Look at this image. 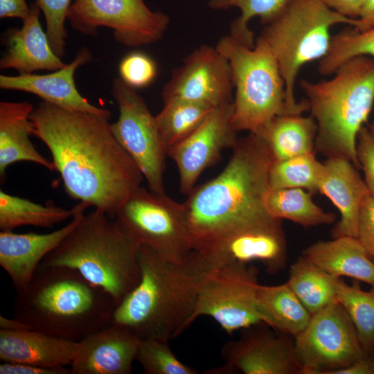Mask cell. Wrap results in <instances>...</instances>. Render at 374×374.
I'll return each mask as SVG.
<instances>
[{"label":"cell","mask_w":374,"mask_h":374,"mask_svg":"<svg viewBox=\"0 0 374 374\" xmlns=\"http://www.w3.org/2000/svg\"><path fill=\"white\" fill-rule=\"evenodd\" d=\"M110 116L42 100L30 120L33 135L50 150L66 194L114 217L144 177L116 138Z\"/></svg>","instance_id":"1"},{"label":"cell","mask_w":374,"mask_h":374,"mask_svg":"<svg viewBox=\"0 0 374 374\" xmlns=\"http://www.w3.org/2000/svg\"><path fill=\"white\" fill-rule=\"evenodd\" d=\"M223 170L194 187L183 203L193 250L202 252L234 233L281 222L265 207L273 159L262 139L238 138Z\"/></svg>","instance_id":"2"},{"label":"cell","mask_w":374,"mask_h":374,"mask_svg":"<svg viewBox=\"0 0 374 374\" xmlns=\"http://www.w3.org/2000/svg\"><path fill=\"white\" fill-rule=\"evenodd\" d=\"M138 260L140 281L116 307L112 323L128 328L140 339L170 341L193 322L201 287L211 266L195 250L182 262H174L140 246Z\"/></svg>","instance_id":"3"},{"label":"cell","mask_w":374,"mask_h":374,"mask_svg":"<svg viewBox=\"0 0 374 374\" xmlns=\"http://www.w3.org/2000/svg\"><path fill=\"white\" fill-rule=\"evenodd\" d=\"M17 293L14 319L28 329L75 341L109 325L116 307L107 291L65 267L39 266Z\"/></svg>","instance_id":"4"},{"label":"cell","mask_w":374,"mask_h":374,"mask_svg":"<svg viewBox=\"0 0 374 374\" xmlns=\"http://www.w3.org/2000/svg\"><path fill=\"white\" fill-rule=\"evenodd\" d=\"M335 74L328 80L300 82L317 125L315 150L327 158L346 159L359 168L357 136L374 103V58L353 57Z\"/></svg>","instance_id":"5"},{"label":"cell","mask_w":374,"mask_h":374,"mask_svg":"<svg viewBox=\"0 0 374 374\" xmlns=\"http://www.w3.org/2000/svg\"><path fill=\"white\" fill-rule=\"evenodd\" d=\"M139 247L114 217L95 208L83 215L39 266L77 270L107 291L117 306L140 281Z\"/></svg>","instance_id":"6"},{"label":"cell","mask_w":374,"mask_h":374,"mask_svg":"<svg viewBox=\"0 0 374 374\" xmlns=\"http://www.w3.org/2000/svg\"><path fill=\"white\" fill-rule=\"evenodd\" d=\"M356 19L332 10L322 0H290L272 20L265 24L258 39L270 48L285 83L287 102L293 114L309 111L307 99L294 95L297 75L303 66L321 60L328 52L330 28L338 24L354 26Z\"/></svg>","instance_id":"7"},{"label":"cell","mask_w":374,"mask_h":374,"mask_svg":"<svg viewBox=\"0 0 374 374\" xmlns=\"http://www.w3.org/2000/svg\"><path fill=\"white\" fill-rule=\"evenodd\" d=\"M215 47L228 60L235 96L231 125L238 132L256 133L275 116L293 114L278 62L268 46L256 39L253 47L232 36L221 37Z\"/></svg>","instance_id":"8"},{"label":"cell","mask_w":374,"mask_h":374,"mask_svg":"<svg viewBox=\"0 0 374 374\" xmlns=\"http://www.w3.org/2000/svg\"><path fill=\"white\" fill-rule=\"evenodd\" d=\"M119 226L139 246L164 259L181 262L193 251L183 203L143 186L137 188L117 211Z\"/></svg>","instance_id":"9"},{"label":"cell","mask_w":374,"mask_h":374,"mask_svg":"<svg viewBox=\"0 0 374 374\" xmlns=\"http://www.w3.org/2000/svg\"><path fill=\"white\" fill-rule=\"evenodd\" d=\"M111 93L118 109V117L112 123V131L135 162L148 189L165 194L164 172L167 152L153 116L136 89L120 78L113 80Z\"/></svg>","instance_id":"10"},{"label":"cell","mask_w":374,"mask_h":374,"mask_svg":"<svg viewBox=\"0 0 374 374\" xmlns=\"http://www.w3.org/2000/svg\"><path fill=\"white\" fill-rule=\"evenodd\" d=\"M294 346L303 374H332L367 355L351 319L336 300L312 315Z\"/></svg>","instance_id":"11"},{"label":"cell","mask_w":374,"mask_h":374,"mask_svg":"<svg viewBox=\"0 0 374 374\" xmlns=\"http://www.w3.org/2000/svg\"><path fill=\"white\" fill-rule=\"evenodd\" d=\"M67 19L85 35H96L100 27L109 28L116 41L127 47L159 41L170 24L167 15L152 10L144 0H74Z\"/></svg>","instance_id":"12"},{"label":"cell","mask_w":374,"mask_h":374,"mask_svg":"<svg viewBox=\"0 0 374 374\" xmlns=\"http://www.w3.org/2000/svg\"><path fill=\"white\" fill-rule=\"evenodd\" d=\"M258 274L256 267L240 262L211 267L201 287L193 321L210 317L229 334L262 323L256 310Z\"/></svg>","instance_id":"13"},{"label":"cell","mask_w":374,"mask_h":374,"mask_svg":"<svg viewBox=\"0 0 374 374\" xmlns=\"http://www.w3.org/2000/svg\"><path fill=\"white\" fill-rule=\"evenodd\" d=\"M231 69L215 46L202 45L175 69L163 86L162 98H182L220 107L233 102Z\"/></svg>","instance_id":"14"},{"label":"cell","mask_w":374,"mask_h":374,"mask_svg":"<svg viewBox=\"0 0 374 374\" xmlns=\"http://www.w3.org/2000/svg\"><path fill=\"white\" fill-rule=\"evenodd\" d=\"M233 109V102L215 107L193 133L168 152L177 165L182 194L188 195L222 150L235 144L238 132L231 125Z\"/></svg>","instance_id":"15"},{"label":"cell","mask_w":374,"mask_h":374,"mask_svg":"<svg viewBox=\"0 0 374 374\" xmlns=\"http://www.w3.org/2000/svg\"><path fill=\"white\" fill-rule=\"evenodd\" d=\"M235 341L226 342L221 355L224 364L206 372L208 374H295L303 373L294 343L286 338L256 328Z\"/></svg>","instance_id":"16"},{"label":"cell","mask_w":374,"mask_h":374,"mask_svg":"<svg viewBox=\"0 0 374 374\" xmlns=\"http://www.w3.org/2000/svg\"><path fill=\"white\" fill-rule=\"evenodd\" d=\"M212 267L259 261L270 274L285 266L286 242L281 222L232 233L199 252Z\"/></svg>","instance_id":"17"},{"label":"cell","mask_w":374,"mask_h":374,"mask_svg":"<svg viewBox=\"0 0 374 374\" xmlns=\"http://www.w3.org/2000/svg\"><path fill=\"white\" fill-rule=\"evenodd\" d=\"M141 339L128 328L109 325L80 341L72 374H130Z\"/></svg>","instance_id":"18"},{"label":"cell","mask_w":374,"mask_h":374,"mask_svg":"<svg viewBox=\"0 0 374 374\" xmlns=\"http://www.w3.org/2000/svg\"><path fill=\"white\" fill-rule=\"evenodd\" d=\"M91 60L90 51L82 48L70 63L50 73L1 75L0 88L32 93L44 101L68 109L100 114H111L108 109L91 104L76 87L74 78L75 71Z\"/></svg>","instance_id":"19"},{"label":"cell","mask_w":374,"mask_h":374,"mask_svg":"<svg viewBox=\"0 0 374 374\" xmlns=\"http://www.w3.org/2000/svg\"><path fill=\"white\" fill-rule=\"evenodd\" d=\"M84 211H79L66 225L51 233L0 232V265L17 292L27 287L42 260L78 225Z\"/></svg>","instance_id":"20"},{"label":"cell","mask_w":374,"mask_h":374,"mask_svg":"<svg viewBox=\"0 0 374 374\" xmlns=\"http://www.w3.org/2000/svg\"><path fill=\"white\" fill-rule=\"evenodd\" d=\"M318 191L326 196L339 211L341 217L332 230V238H357L360 206L369 191L356 167L341 157L327 158Z\"/></svg>","instance_id":"21"},{"label":"cell","mask_w":374,"mask_h":374,"mask_svg":"<svg viewBox=\"0 0 374 374\" xmlns=\"http://www.w3.org/2000/svg\"><path fill=\"white\" fill-rule=\"evenodd\" d=\"M39 12V7L33 3L21 28L8 30L6 51L0 60L1 70L12 69L19 74H30L42 70L54 71L66 64L51 48L40 24Z\"/></svg>","instance_id":"22"},{"label":"cell","mask_w":374,"mask_h":374,"mask_svg":"<svg viewBox=\"0 0 374 374\" xmlns=\"http://www.w3.org/2000/svg\"><path fill=\"white\" fill-rule=\"evenodd\" d=\"M80 349V341L30 330H0L2 362L61 368L71 366Z\"/></svg>","instance_id":"23"},{"label":"cell","mask_w":374,"mask_h":374,"mask_svg":"<svg viewBox=\"0 0 374 374\" xmlns=\"http://www.w3.org/2000/svg\"><path fill=\"white\" fill-rule=\"evenodd\" d=\"M34 106L28 101L0 102V177L4 181L7 168L14 163L29 161L54 171L52 161L41 154L32 143L30 115Z\"/></svg>","instance_id":"24"},{"label":"cell","mask_w":374,"mask_h":374,"mask_svg":"<svg viewBox=\"0 0 374 374\" xmlns=\"http://www.w3.org/2000/svg\"><path fill=\"white\" fill-rule=\"evenodd\" d=\"M303 256L332 276L352 278L374 288V261L357 238L319 241L306 248Z\"/></svg>","instance_id":"25"},{"label":"cell","mask_w":374,"mask_h":374,"mask_svg":"<svg viewBox=\"0 0 374 374\" xmlns=\"http://www.w3.org/2000/svg\"><path fill=\"white\" fill-rule=\"evenodd\" d=\"M317 125L311 116H275L256 133L267 145L273 161L314 152Z\"/></svg>","instance_id":"26"},{"label":"cell","mask_w":374,"mask_h":374,"mask_svg":"<svg viewBox=\"0 0 374 374\" xmlns=\"http://www.w3.org/2000/svg\"><path fill=\"white\" fill-rule=\"evenodd\" d=\"M256 310L262 323L294 337L308 324L312 314L287 283L258 287Z\"/></svg>","instance_id":"27"},{"label":"cell","mask_w":374,"mask_h":374,"mask_svg":"<svg viewBox=\"0 0 374 374\" xmlns=\"http://www.w3.org/2000/svg\"><path fill=\"white\" fill-rule=\"evenodd\" d=\"M89 206L80 202L71 209L51 203L45 205L0 190V229L12 231L22 226L51 228L72 218L79 211Z\"/></svg>","instance_id":"28"},{"label":"cell","mask_w":374,"mask_h":374,"mask_svg":"<svg viewBox=\"0 0 374 374\" xmlns=\"http://www.w3.org/2000/svg\"><path fill=\"white\" fill-rule=\"evenodd\" d=\"M163 102V108L155 116V121L167 154L193 133L215 109L204 103L182 98H169Z\"/></svg>","instance_id":"29"},{"label":"cell","mask_w":374,"mask_h":374,"mask_svg":"<svg viewBox=\"0 0 374 374\" xmlns=\"http://www.w3.org/2000/svg\"><path fill=\"white\" fill-rule=\"evenodd\" d=\"M268 213L276 219H286L303 226L330 224L335 214L326 212L302 188H269L265 197Z\"/></svg>","instance_id":"30"},{"label":"cell","mask_w":374,"mask_h":374,"mask_svg":"<svg viewBox=\"0 0 374 374\" xmlns=\"http://www.w3.org/2000/svg\"><path fill=\"white\" fill-rule=\"evenodd\" d=\"M287 284L312 315L335 300L332 276L303 256L291 265Z\"/></svg>","instance_id":"31"},{"label":"cell","mask_w":374,"mask_h":374,"mask_svg":"<svg viewBox=\"0 0 374 374\" xmlns=\"http://www.w3.org/2000/svg\"><path fill=\"white\" fill-rule=\"evenodd\" d=\"M332 281L335 300L351 319L361 345L368 355L374 346V288L364 291L357 283L349 285L341 278L334 276Z\"/></svg>","instance_id":"32"},{"label":"cell","mask_w":374,"mask_h":374,"mask_svg":"<svg viewBox=\"0 0 374 374\" xmlns=\"http://www.w3.org/2000/svg\"><path fill=\"white\" fill-rule=\"evenodd\" d=\"M323 170L314 152L273 161L269 170L271 189L302 188L310 193L318 191Z\"/></svg>","instance_id":"33"},{"label":"cell","mask_w":374,"mask_h":374,"mask_svg":"<svg viewBox=\"0 0 374 374\" xmlns=\"http://www.w3.org/2000/svg\"><path fill=\"white\" fill-rule=\"evenodd\" d=\"M290 0H210L208 6L214 10L238 8L240 16L231 25L230 35L242 44L253 47V32L249 28L253 17H259L262 24L272 20Z\"/></svg>","instance_id":"34"},{"label":"cell","mask_w":374,"mask_h":374,"mask_svg":"<svg viewBox=\"0 0 374 374\" xmlns=\"http://www.w3.org/2000/svg\"><path fill=\"white\" fill-rule=\"evenodd\" d=\"M358 56L374 58V27L364 31L346 28L332 36L318 71L323 75L333 74L344 62Z\"/></svg>","instance_id":"35"},{"label":"cell","mask_w":374,"mask_h":374,"mask_svg":"<svg viewBox=\"0 0 374 374\" xmlns=\"http://www.w3.org/2000/svg\"><path fill=\"white\" fill-rule=\"evenodd\" d=\"M169 341L161 338L141 339L136 360L146 374H197L182 363L170 349Z\"/></svg>","instance_id":"36"},{"label":"cell","mask_w":374,"mask_h":374,"mask_svg":"<svg viewBox=\"0 0 374 374\" xmlns=\"http://www.w3.org/2000/svg\"><path fill=\"white\" fill-rule=\"evenodd\" d=\"M35 3L44 14L46 33L51 48L62 58L66 52L67 32L65 21L71 0H36Z\"/></svg>","instance_id":"37"},{"label":"cell","mask_w":374,"mask_h":374,"mask_svg":"<svg viewBox=\"0 0 374 374\" xmlns=\"http://www.w3.org/2000/svg\"><path fill=\"white\" fill-rule=\"evenodd\" d=\"M120 78L130 87L138 89L150 85L157 74L156 62L148 55L134 51L126 55L118 65Z\"/></svg>","instance_id":"38"},{"label":"cell","mask_w":374,"mask_h":374,"mask_svg":"<svg viewBox=\"0 0 374 374\" xmlns=\"http://www.w3.org/2000/svg\"><path fill=\"white\" fill-rule=\"evenodd\" d=\"M357 157L364 174L369 193L374 197V136L369 129L362 126L357 136Z\"/></svg>","instance_id":"39"},{"label":"cell","mask_w":374,"mask_h":374,"mask_svg":"<svg viewBox=\"0 0 374 374\" xmlns=\"http://www.w3.org/2000/svg\"><path fill=\"white\" fill-rule=\"evenodd\" d=\"M357 238L368 256L374 258V197L367 195L360 206Z\"/></svg>","instance_id":"40"},{"label":"cell","mask_w":374,"mask_h":374,"mask_svg":"<svg viewBox=\"0 0 374 374\" xmlns=\"http://www.w3.org/2000/svg\"><path fill=\"white\" fill-rule=\"evenodd\" d=\"M0 374H72L71 367L49 368L33 364L3 362Z\"/></svg>","instance_id":"41"},{"label":"cell","mask_w":374,"mask_h":374,"mask_svg":"<svg viewBox=\"0 0 374 374\" xmlns=\"http://www.w3.org/2000/svg\"><path fill=\"white\" fill-rule=\"evenodd\" d=\"M30 13L26 0H0V18H18L24 21Z\"/></svg>","instance_id":"42"},{"label":"cell","mask_w":374,"mask_h":374,"mask_svg":"<svg viewBox=\"0 0 374 374\" xmlns=\"http://www.w3.org/2000/svg\"><path fill=\"white\" fill-rule=\"evenodd\" d=\"M332 10L349 18L357 19L366 0H322Z\"/></svg>","instance_id":"43"},{"label":"cell","mask_w":374,"mask_h":374,"mask_svg":"<svg viewBox=\"0 0 374 374\" xmlns=\"http://www.w3.org/2000/svg\"><path fill=\"white\" fill-rule=\"evenodd\" d=\"M332 374H374V359L366 355Z\"/></svg>","instance_id":"44"},{"label":"cell","mask_w":374,"mask_h":374,"mask_svg":"<svg viewBox=\"0 0 374 374\" xmlns=\"http://www.w3.org/2000/svg\"><path fill=\"white\" fill-rule=\"evenodd\" d=\"M353 27L359 31L374 27V0H366Z\"/></svg>","instance_id":"45"},{"label":"cell","mask_w":374,"mask_h":374,"mask_svg":"<svg viewBox=\"0 0 374 374\" xmlns=\"http://www.w3.org/2000/svg\"><path fill=\"white\" fill-rule=\"evenodd\" d=\"M0 328L6 330L28 329L22 323L16 320L13 317L8 319L2 315L0 316Z\"/></svg>","instance_id":"46"},{"label":"cell","mask_w":374,"mask_h":374,"mask_svg":"<svg viewBox=\"0 0 374 374\" xmlns=\"http://www.w3.org/2000/svg\"><path fill=\"white\" fill-rule=\"evenodd\" d=\"M368 129L370 132H371V134H373V136H374V118Z\"/></svg>","instance_id":"47"},{"label":"cell","mask_w":374,"mask_h":374,"mask_svg":"<svg viewBox=\"0 0 374 374\" xmlns=\"http://www.w3.org/2000/svg\"><path fill=\"white\" fill-rule=\"evenodd\" d=\"M370 353H371V357L374 359V346Z\"/></svg>","instance_id":"48"},{"label":"cell","mask_w":374,"mask_h":374,"mask_svg":"<svg viewBox=\"0 0 374 374\" xmlns=\"http://www.w3.org/2000/svg\"><path fill=\"white\" fill-rule=\"evenodd\" d=\"M372 260H373L374 261V258H372Z\"/></svg>","instance_id":"49"},{"label":"cell","mask_w":374,"mask_h":374,"mask_svg":"<svg viewBox=\"0 0 374 374\" xmlns=\"http://www.w3.org/2000/svg\"><path fill=\"white\" fill-rule=\"evenodd\" d=\"M372 288H373V287H372Z\"/></svg>","instance_id":"50"}]
</instances>
